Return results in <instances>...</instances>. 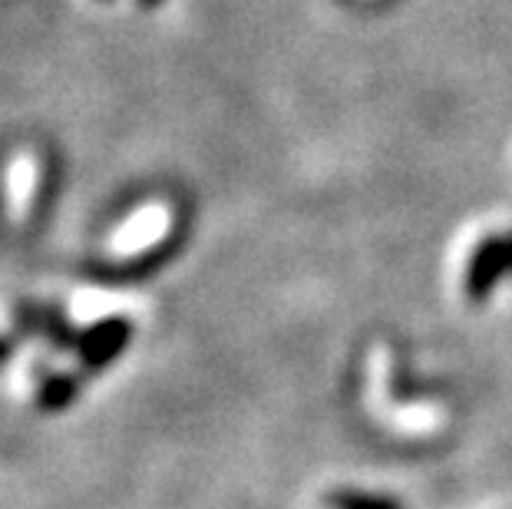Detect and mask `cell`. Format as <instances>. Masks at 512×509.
I'll return each instance as SVG.
<instances>
[{
	"instance_id": "6da1fadb",
	"label": "cell",
	"mask_w": 512,
	"mask_h": 509,
	"mask_svg": "<svg viewBox=\"0 0 512 509\" xmlns=\"http://www.w3.org/2000/svg\"><path fill=\"white\" fill-rule=\"evenodd\" d=\"M129 338H133V321L129 318H106L100 324H93L90 331L80 334L76 351H80V361H83L86 371H103L106 364L116 361L119 351L129 344Z\"/></svg>"
},
{
	"instance_id": "7a4b0ae2",
	"label": "cell",
	"mask_w": 512,
	"mask_h": 509,
	"mask_svg": "<svg viewBox=\"0 0 512 509\" xmlns=\"http://www.w3.org/2000/svg\"><path fill=\"white\" fill-rule=\"evenodd\" d=\"M512 268V235H499V238H486L483 245L476 248L473 262H470V275H466V291L473 298H483L493 281Z\"/></svg>"
},
{
	"instance_id": "3957f363",
	"label": "cell",
	"mask_w": 512,
	"mask_h": 509,
	"mask_svg": "<svg viewBox=\"0 0 512 509\" xmlns=\"http://www.w3.org/2000/svg\"><path fill=\"white\" fill-rule=\"evenodd\" d=\"M76 391H80V381L73 374H57V377H47L40 384V394H37V404L40 410H63L73 404Z\"/></svg>"
},
{
	"instance_id": "277c9868",
	"label": "cell",
	"mask_w": 512,
	"mask_h": 509,
	"mask_svg": "<svg viewBox=\"0 0 512 509\" xmlns=\"http://www.w3.org/2000/svg\"><path fill=\"white\" fill-rule=\"evenodd\" d=\"M43 328H47V334L60 344V348H73V344L80 341V334H73L67 314H63L60 308H47V311H43Z\"/></svg>"
},
{
	"instance_id": "5b68a950",
	"label": "cell",
	"mask_w": 512,
	"mask_h": 509,
	"mask_svg": "<svg viewBox=\"0 0 512 509\" xmlns=\"http://www.w3.org/2000/svg\"><path fill=\"white\" fill-rule=\"evenodd\" d=\"M334 509H400L390 500H377V496H364V493H334L331 496Z\"/></svg>"
},
{
	"instance_id": "8992f818",
	"label": "cell",
	"mask_w": 512,
	"mask_h": 509,
	"mask_svg": "<svg viewBox=\"0 0 512 509\" xmlns=\"http://www.w3.org/2000/svg\"><path fill=\"white\" fill-rule=\"evenodd\" d=\"M152 219H159V215H143V222H136L133 229H126L123 235H119V248H136V245H143L146 238H152L159 232V222H152Z\"/></svg>"
},
{
	"instance_id": "52a82bcc",
	"label": "cell",
	"mask_w": 512,
	"mask_h": 509,
	"mask_svg": "<svg viewBox=\"0 0 512 509\" xmlns=\"http://www.w3.org/2000/svg\"><path fill=\"white\" fill-rule=\"evenodd\" d=\"M7 357H10V344H7V341H0V364H4Z\"/></svg>"
},
{
	"instance_id": "ba28073f",
	"label": "cell",
	"mask_w": 512,
	"mask_h": 509,
	"mask_svg": "<svg viewBox=\"0 0 512 509\" xmlns=\"http://www.w3.org/2000/svg\"><path fill=\"white\" fill-rule=\"evenodd\" d=\"M146 4H156V0H146Z\"/></svg>"
}]
</instances>
